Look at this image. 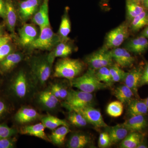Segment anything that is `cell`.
I'll list each match as a JSON object with an SVG mask.
<instances>
[{"label":"cell","mask_w":148,"mask_h":148,"mask_svg":"<svg viewBox=\"0 0 148 148\" xmlns=\"http://www.w3.org/2000/svg\"><path fill=\"white\" fill-rule=\"evenodd\" d=\"M72 84L79 90L91 93L108 87L107 85L99 80L95 71L90 69L81 76L72 80Z\"/></svg>","instance_id":"2"},{"label":"cell","mask_w":148,"mask_h":148,"mask_svg":"<svg viewBox=\"0 0 148 148\" xmlns=\"http://www.w3.org/2000/svg\"><path fill=\"white\" fill-rule=\"evenodd\" d=\"M71 31V21L68 13L66 12L61 19L59 29V35L62 38L66 40Z\"/></svg>","instance_id":"33"},{"label":"cell","mask_w":148,"mask_h":148,"mask_svg":"<svg viewBox=\"0 0 148 148\" xmlns=\"http://www.w3.org/2000/svg\"><path fill=\"white\" fill-rule=\"evenodd\" d=\"M20 53H10L2 61H0V69L3 72L9 71L22 60Z\"/></svg>","instance_id":"22"},{"label":"cell","mask_w":148,"mask_h":148,"mask_svg":"<svg viewBox=\"0 0 148 148\" xmlns=\"http://www.w3.org/2000/svg\"><path fill=\"white\" fill-rule=\"evenodd\" d=\"M145 85H148V64H146L143 70L140 86H143Z\"/></svg>","instance_id":"41"},{"label":"cell","mask_w":148,"mask_h":148,"mask_svg":"<svg viewBox=\"0 0 148 148\" xmlns=\"http://www.w3.org/2000/svg\"><path fill=\"white\" fill-rule=\"evenodd\" d=\"M68 119L71 124L77 127H84L88 123L81 114L73 110L69 114Z\"/></svg>","instance_id":"35"},{"label":"cell","mask_w":148,"mask_h":148,"mask_svg":"<svg viewBox=\"0 0 148 148\" xmlns=\"http://www.w3.org/2000/svg\"><path fill=\"white\" fill-rule=\"evenodd\" d=\"M12 40V36L8 34H0V47L8 43Z\"/></svg>","instance_id":"42"},{"label":"cell","mask_w":148,"mask_h":148,"mask_svg":"<svg viewBox=\"0 0 148 148\" xmlns=\"http://www.w3.org/2000/svg\"><path fill=\"white\" fill-rule=\"evenodd\" d=\"M3 28V25H0V34H1V32Z\"/></svg>","instance_id":"50"},{"label":"cell","mask_w":148,"mask_h":148,"mask_svg":"<svg viewBox=\"0 0 148 148\" xmlns=\"http://www.w3.org/2000/svg\"><path fill=\"white\" fill-rule=\"evenodd\" d=\"M42 0H25L20 3L19 13L22 20L27 21L36 12Z\"/></svg>","instance_id":"12"},{"label":"cell","mask_w":148,"mask_h":148,"mask_svg":"<svg viewBox=\"0 0 148 148\" xmlns=\"http://www.w3.org/2000/svg\"><path fill=\"white\" fill-rule=\"evenodd\" d=\"M106 132L108 134L111 145L121 142L129 133L130 131L122 124L115 126L105 127Z\"/></svg>","instance_id":"16"},{"label":"cell","mask_w":148,"mask_h":148,"mask_svg":"<svg viewBox=\"0 0 148 148\" xmlns=\"http://www.w3.org/2000/svg\"><path fill=\"white\" fill-rule=\"evenodd\" d=\"M125 48L130 53L138 55L142 54L148 49V39L142 35L131 39L126 43Z\"/></svg>","instance_id":"11"},{"label":"cell","mask_w":148,"mask_h":148,"mask_svg":"<svg viewBox=\"0 0 148 148\" xmlns=\"http://www.w3.org/2000/svg\"><path fill=\"white\" fill-rule=\"evenodd\" d=\"M45 126L42 123L27 125L22 127L21 130V133L25 135L35 136L45 140H49L45 132Z\"/></svg>","instance_id":"21"},{"label":"cell","mask_w":148,"mask_h":148,"mask_svg":"<svg viewBox=\"0 0 148 148\" xmlns=\"http://www.w3.org/2000/svg\"><path fill=\"white\" fill-rule=\"evenodd\" d=\"M143 136L140 132H131L121 141L120 147L122 148H137L143 143Z\"/></svg>","instance_id":"27"},{"label":"cell","mask_w":148,"mask_h":148,"mask_svg":"<svg viewBox=\"0 0 148 148\" xmlns=\"http://www.w3.org/2000/svg\"><path fill=\"white\" fill-rule=\"evenodd\" d=\"M136 1H137L138 2L142 4L144 0H136Z\"/></svg>","instance_id":"51"},{"label":"cell","mask_w":148,"mask_h":148,"mask_svg":"<svg viewBox=\"0 0 148 148\" xmlns=\"http://www.w3.org/2000/svg\"><path fill=\"white\" fill-rule=\"evenodd\" d=\"M40 30L39 36L29 45L33 49L49 50L53 46L55 42L54 33L50 25L47 26Z\"/></svg>","instance_id":"7"},{"label":"cell","mask_w":148,"mask_h":148,"mask_svg":"<svg viewBox=\"0 0 148 148\" xmlns=\"http://www.w3.org/2000/svg\"><path fill=\"white\" fill-rule=\"evenodd\" d=\"M6 6L5 20L7 26L12 33H14L17 16L16 10L11 0H5Z\"/></svg>","instance_id":"19"},{"label":"cell","mask_w":148,"mask_h":148,"mask_svg":"<svg viewBox=\"0 0 148 148\" xmlns=\"http://www.w3.org/2000/svg\"><path fill=\"white\" fill-rule=\"evenodd\" d=\"M33 21L40 29L50 25L49 16V0H43L39 9L34 14Z\"/></svg>","instance_id":"14"},{"label":"cell","mask_w":148,"mask_h":148,"mask_svg":"<svg viewBox=\"0 0 148 148\" xmlns=\"http://www.w3.org/2000/svg\"><path fill=\"white\" fill-rule=\"evenodd\" d=\"M114 94L118 101L123 104H127L133 99L134 93L125 84L118 86L114 90Z\"/></svg>","instance_id":"25"},{"label":"cell","mask_w":148,"mask_h":148,"mask_svg":"<svg viewBox=\"0 0 148 148\" xmlns=\"http://www.w3.org/2000/svg\"><path fill=\"white\" fill-rule=\"evenodd\" d=\"M110 51L114 61L120 67L129 68L134 65L135 61V57L126 49L118 47L112 49Z\"/></svg>","instance_id":"9"},{"label":"cell","mask_w":148,"mask_h":148,"mask_svg":"<svg viewBox=\"0 0 148 148\" xmlns=\"http://www.w3.org/2000/svg\"><path fill=\"white\" fill-rule=\"evenodd\" d=\"M51 65L47 58H36L32 61L33 75L41 84H44L49 78L51 73Z\"/></svg>","instance_id":"6"},{"label":"cell","mask_w":148,"mask_h":148,"mask_svg":"<svg viewBox=\"0 0 148 148\" xmlns=\"http://www.w3.org/2000/svg\"><path fill=\"white\" fill-rule=\"evenodd\" d=\"M39 98L40 102L47 108L49 109L55 108L57 106V104L52 101L50 98H49L45 94V91L42 92L40 94Z\"/></svg>","instance_id":"36"},{"label":"cell","mask_w":148,"mask_h":148,"mask_svg":"<svg viewBox=\"0 0 148 148\" xmlns=\"http://www.w3.org/2000/svg\"><path fill=\"white\" fill-rule=\"evenodd\" d=\"M126 16L129 22L145 10L142 4L136 0H126Z\"/></svg>","instance_id":"24"},{"label":"cell","mask_w":148,"mask_h":148,"mask_svg":"<svg viewBox=\"0 0 148 148\" xmlns=\"http://www.w3.org/2000/svg\"><path fill=\"white\" fill-rule=\"evenodd\" d=\"M11 51L12 47L8 43L0 47V61L4 59Z\"/></svg>","instance_id":"39"},{"label":"cell","mask_w":148,"mask_h":148,"mask_svg":"<svg viewBox=\"0 0 148 148\" xmlns=\"http://www.w3.org/2000/svg\"><path fill=\"white\" fill-rule=\"evenodd\" d=\"M148 147H147V146H146L143 143H142L141 144L139 145V146L137 147V148H147Z\"/></svg>","instance_id":"48"},{"label":"cell","mask_w":148,"mask_h":148,"mask_svg":"<svg viewBox=\"0 0 148 148\" xmlns=\"http://www.w3.org/2000/svg\"><path fill=\"white\" fill-rule=\"evenodd\" d=\"M96 76L99 81L104 83L108 86H111L113 84L110 72L109 67H104L95 71Z\"/></svg>","instance_id":"31"},{"label":"cell","mask_w":148,"mask_h":148,"mask_svg":"<svg viewBox=\"0 0 148 148\" xmlns=\"http://www.w3.org/2000/svg\"><path fill=\"white\" fill-rule=\"evenodd\" d=\"M111 76L114 82H119L124 81L127 72L124 71L121 67L116 64H112L109 67Z\"/></svg>","instance_id":"32"},{"label":"cell","mask_w":148,"mask_h":148,"mask_svg":"<svg viewBox=\"0 0 148 148\" xmlns=\"http://www.w3.org/2000/svg\"><path fill=\"white\" fill-rule=\"evenodd\" d=\"M148 108L143 101L133 99L128 104L127 112L130 117L147 114Z\"/></svg>","instance_id":"20"},{"label":"cell","mask_w":148,"mask_h":148,"mask_svg":"<svg viewBox=\"0 0 148 148\" xmlns=\"http://www.w3.org/2000/svg\"><path fill=\"white\" fill-rule=\"evenodd\" d=\"M90 136L82 133H76L71 136L68 143L69 148L85 147L91 143Z\"/></svg>","instance_id":"18"},{"label":"cell","mask_w":148,"mask_h":148,"mask_svg":"<svg viewBox=\"0 0 148 148\" xmlns=\"http://www.w3.org/2000/svg\"><path fill=\"white\" fill-rule=\"evenodd\" d=\"M16 131L5 125L0 124V140L10 138L15 134Z\"/></svg>","instance_id":"37"},{"label":"cell","mask_w":148,"mask_h":148,"mask_svg":"<svg viewBox=\"0 0 148 148\" xmlns=\"http://www.w3.org/2000/svg\"><path fill=\"white\" fill-rule=\"evenodd\" d=\"M113 59L111 51L103 47L86 56V63L89 69L94 71L104 67H109L113 64Z\"/></svg>","instance_id":"4"},{"label":"cell","mask_w":148,"mask_h":148,"mask_svg":"<svg viewBox=\"0 0 148 148\" xmlns=\"http://www.w3.org/2000/svg\"><path fill=\"white\" fill-rule=\"evenodd\" d=\"M130 31L127 22L122 23L107 34L103 47L108 49L119 47L129 36Z\"/></svg>","instance_id":"3"},{"label":"cell","mask_w":148,"mask_h":148,"mask_svg":"<svg viewBox=\"0 0 148 148\" xmlns=\"http://www.w3.org/2000/svg\"><path fill=\"white\" fill-rule=\"evenodd\" d=\"M57 88H58V95L59 98L61 99H65L67 97L68 95V92L66 88L59 84H57Z\"/></svg>","instance_id":"43"},{"label":"cell","mask_w":148,"mask_h":148,"mask_svg":"<svg viewBox=\"0 0 148 148\" xmlns=\"http://www.w3.org/2000/svg\"><path fill=\"white\" fill-rule=\"evenodd\" d=\"M19 41L21 45L29 46L37 38L38 32L32 24H24L18 32Z\"/></svg>","instance_id":"13"},{"label":"cell","mask_w":148,"mask_h":148,"mask_svg":"<svg viewBox=\"0 0 148 148\" xmlns=\"http://www.w3.org/2000/svg\"><path fill=\"white\" fill-rule=\"evenodd\" d=\"M42 122L45 127L51 130H54L62 125L68 127L69 126L68 123L64 120L60 119L49 114L43 117Z\"/></svg>","instance_id":"30"},{"label":"cell","mask_w":148,"mask_h":148,"mask_svg":"<svg viewBox=\"0 0 148 148\" xmlns=\"http://www.w3.org/2000/svg\"><path fill=\"white\" fill-rule=\"evenodd\" d=\"M70 132L68 126L62 125L56 128L49 136L52 143L56 145H61L64 143L66 135Z\"/></svg>","instance_id":"29"},{"label":"cell","mask_w":148,"mask_h":148,"mask_svg":"<svg viewBox=\"0 0 148 148\" xmlns=\"http://www.w3.org/2000/svg\"><path fill=\"white\" fill-rule=\"evenodd\" d=\"M142 5L145 9L148 10V0H144L142 3Z\"/></svg>","instance_id":"47"},{"label":"cell","mask_w":148,"mask_h":148,"mask_svg":"<svg viewBox=\"0 0 148 148\" xmlns=\"http://www.w3.org/2000/svg\"><path fill=\"white\" fill-rule=\"evenodd\" d=\"M130 31L137 32L148 25V10L145 9L142 13L136 16L130 22Z\"/></svg>","instance_id":"26"},{"label":"cell","mask_w":148,"mask_h":148,"mask_svg":"<svg viewBox=\"0 0 148 148\" xmlns=\"http://www.w3.org/2000/svg\"><path fill=\"white\" fill-rule=\"evenodd\" d=\"M84 65L79 59L64 58L56 63L53 76L73 80L83 71Z\"/></svg>","instance_id":"1"},{"label":"cell","mask_w":148,"mask_h":148,"mask_svg":"<svg viewBox=\"0 0 148 148\" xmlns=\"http://www.w3.org/2000/svg\"><path fill=\"white\" fill-rule=\"evenodd\" d=\"M6 110V106L2 101H0V116Z\"/></svg>","instance_id":"45"},{"label":"cell","mask_w":148,"mask_h":148,"mask_svg":"<svg viewBox=\"0 0 148 148\" xmlns=\"http://www.w3.org/2000/svg\"><path fill=\"white\" fill-rule=\"evenodd\" d=\"M143 101L145 103L146 105H147L148 108V97L147 98H146V99H145V100H143Z\"/></svg>","instance_id":"49"},{"label":"cell","mask_w":148,"mask_h":148,"mask_svg":"<svg viewBox=\"0 0 148 148\" xmlns=\"http://www.w3.org/2000/svg\"><path fill=\"white\" fill-rule=\"evenodd\" d=\"M66 104L71 110L78 109L85 106H91L93 101L92 93L82 90H72L68 92L66 98Z\"/></svg>","instance_id":"5"},{"label":"cell","mask_w":148,"mask_h":148,"mask_svg":"<svg viewBox=\"0 0 148 148\" xmlns=\"http://www.w3.org/2000/svg\"><path fill=\"white\" fill-rule=\"evenodd\" d=\"M79 113L84 117L88 123L95 127H106L108 125L104 121L103 116L99 110L88 106L78 109L71 110Z\"/></svg>","instance_id":"8"},{"label":"cell","mask_w":148,"mask_h":148,"mask_svg":"<svg viewBox=\"0 0 148 148\" xmlns=\"http://www.w3.org/2000/svg\"><path fill=\"white\" fill-rule=\"evenodd\" d=\"M72 52V48L71 46L66 43L61 42L56 46L55 50L51 53L47 59L52 64L55 57H66Z\"/></svg>","instance_id":"28"},{"label":"cell","mask_w":148,"mask_h":148,"mask_svg":"<svg viewBox=\"0 0 148 148\" xmlns=\"http://www.w3.org/2000/svg\"><path fill=\"white\" fill-rule=\"evenodd\" d=\"M100 147L106 148L111 145L110 140L108 134L107 132H103L100 134L98 140Z\"/></svg>","instance_id":"38"},{"label":"cell","mask_w":148,"mask_h":148,"mask_svg":"<svg viewBox=\"0 0 148 148\" xmlns=\"http://www.w3.org/2000/svg\"><path fill=\"white\" fill-rule=\"evenodd\" d=\"M123 111V104L119 101L111 102L108 105L106 109L108 114L113 117L121 116Z\"/></svg>","instance_id":"34"},{"label":"cell","mask_w":148,"mask_h":148,"mask_svg":"<svg viewBox=\"0 0 148 148\" xmlns=\"http://www.w3.org/2000/svg\"><path fill=\"white\" fill-rule=\"evenodd\" d=\"M6 6L5 0H0V17L5 19Z\"/></svg>","instance_id":"44"},{"label":"cell","mask_w":148,"mask_h":148,"mask_svg":"<svg viewBox=\"0 0 148 148\" xmlns=\"http://www.w3.org/2000/svg\"><path fill=\"white\" fill-rule=\"evenodd\" d=\"M143 70L142 67H134L129 72H127L124 80V84L129 88L136 98H139L138 88L140 87L141 78L143 75Z\"/></svg>","instance_id":"10"},{"label":"cell","mask_w":148,"mask_h":148,"mask_svg":"<svg viewBox=\"0 0 148 148\" xmlns=\"http://www.w3.org/2000/svg\"><path fill=\"white\" fill-rule=\"evenodd\" d=\"M141 35L145 37L148 39V25L147 26L145 29L143 30V32L141 33Z\"/></svg>","instance_id":"46"},{"label":"cell","mask_w":148,"mask_h":148,"mask_svg":"<svg viewBox=\"0 0 148 148\" xmlns=\"http://www.w3.org/2000/svg\"><path fill=\"white\" fill-rule=\"evenodd\" d=\"M14 140L10 138L0 140V148H13L14 145Z\"/></svg>","instance_id":"40"},{"label":"cell","mask_w":148,"mask_h":148,"mask_svg":"<svg viewBox=\"0 0 148 148\" xmlns=\"http://www.w3.org/2000/svg\"><path fill=\"white\" fill-rule=\"evenodd\" d=\"M38 114L34 109L22 108L17 112L15 115L16 120L21 123H27L36 119Z\"/></svg>","instance_id":"23"},{"label":"cell","mask_w":148,"mask_h":148,"mask_svg":"<svg viewBox=\"0 0 148 148\" xmlns=\"http://www.w3.org/2000/svg\"><path fill=\"white\" fill-rule=\"evenodd\" d=\"M123 125L129 130L130 132H142L148 126V121L144 115L130 117L125 121Z\"/></svg>","instance_id":"15"},{"label":"cell","mask_w":148,"mask_h":148,"mask_svg":"<svg viewBox=\"0 0 148 148\" xmlns=\"http://www.w3.org/2000/svg\"><path fill=\"white\" fill-rule=\"evenodd\" d=\"M28 80L23 72H20L16 76L13 84L12 88L16 96L23 98L27 95L28 91Z\"/></svg>","instance_id":"17"}]
</instances>
